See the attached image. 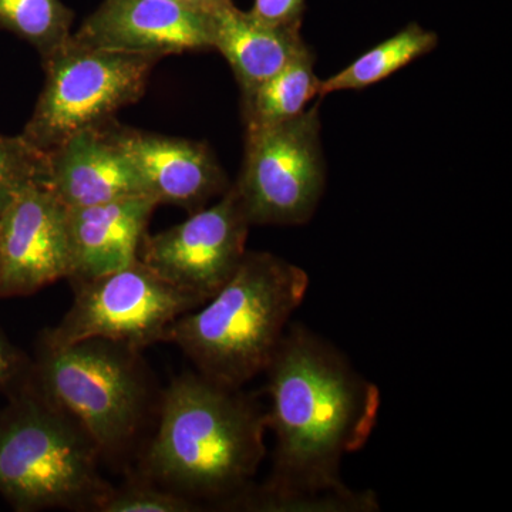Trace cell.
I'll return each mask as SVG.
<instances>
[{
  "mask_svg": "<svg viewBox=\"0 0 512 512\" xmlns=\"http://www.w3.org/2000/svg\"><path fill=\"white\" fill-rule=\"evenodd\" d=\"M268 430L275 436L271 476L217 508L254 512H373L372 491L340 478L348 454L365 447L379 419L380 390L332 343L288 326L266 367Z\"/></svg>",
  "mask_w": 512,
  "mask_h": 512,
  "instance_id": "cell-1",
  "label": "cell"
},
{
  "mask_svg": "<svg viewBox=\"0 0 512 512\" xmlns=\"http://www.w3.org/2000/svg\"><path fill=\"white\" fill-rule=\"evenodd\" d=\"M266 430V410L242 387L184 372L161 392L156 429L133 471L201 507L218 508L254 483Z\"/></svg>",
  "mask_w": 512,
  "mask_h": 512,
  "instance_id": "cell-2",
  "label": "cell"
},
{
  "mask_svg": "<svg viewBox=\"0 0 512 512\" xmlns=\"http://www.w3.org/2000/svg\"><path fill=\"white\" fill-rule=\"evenodd\" d=\"M308 288L301 266L271 252L247 251L220 291L175 320L165 342L202 376L241 389L271 363Z\"/></svg>",
  "mask_w": 512,
  "mask_h": 512,
  "instance_id": "cell-3",
  "label": "cell"
},
{
  "mask_svg": "<svg viewBox=\"0 0 512 512\" xmlns=\"http://www.w3.org/2000/svg\"><path fill=\"white\" fill-rule=\"evenodd\" d=\"M33 379L86 430L101 463L127 468L143 447L160 394L140 350L92 338L66 346L37 340Z\"/></svg>",
  "mask_w": 512,
  "mask_h": 512,
  "instance_id": "cell-4",
  "label": "cell"
},
{
  "mask_svg": "<svg viewBox=\"0 0 512 512\" xmlns=\"http://www.w3.org/2000/svg\"><path fill=\"white\" fill-rule=\"evenodd\" d=\"M0 409V495L12 510L97 511L111 484L96 444L35 379Z\"/></svg>",
  "mask_w": 512,
  "mask_h": 512,
  "instance_id": "cell-5",
  "label": "cell"
},
{
  "mask_svg": "<svg viewBox=\"0 0 512 512\" xmlns=\"http://www.w3.org/2000/svg\"><path fill=\"white\" fill-rule=\"evenodd\" d=\"M160 57L69 43L43 62L45 86L20 136L47 154L79 131L114 120L146 93Z\"/></svg>",
  "mask_w": 512,
  "mask_h": 512,
  "instance_id": "cell-6",
  "label": "cell"
},
{
  "mask_svg": "<svg viewBox=\"0 0 512 512\" xmlns=\"http://www.w3.org/2000/svg\"><path fill=\"white\" fill-rule=\"evenodd\" d=\"M73 303L62 320L40 333V342L66 346L100 338L140 350L165 342L168 329L200 308L204 299L181 291L140 258L111 274L70 281Z\"/></svg>",
  "mask_w": 512,
  "mask_h": 512,
  "instance_id": "cell-7",
  "label": "cell"
},
{
  "mask_svg": "<svg viewBox=\"0 0 512 512\" xmlns=\"http://www.w3.org/2000/svg\"><path fill=\"white\" fill-rule=\"evenodd\" d=\"M325 183L319 103L285 123L245 130L244 164L234 187L251 225L306 224Z\"/></svg>",
  "mask_w": 512,
  "mask_h": 512,
  "instance_id": "cell-8",
  "label": "cell"
},
{
  "mask_svg": "<svg viewBox=\"0 0 512 512\" xmlns=\"http://www.w3.org/2000/svg\"><path fill=\"white\" fill-rule=\"evenodd\" d=\"M251 222L234 185L211 207L146 235L138 258L161 278L205 302L227 284L245 252Z\"/></svg>",
  "mask_w": 512,
  "mask_h": 512,
  "instance_id": "cell-9",
  "label": "cell"
},
{
  "mask_svg": "<svg viewBox=\"0 0 512 512\" xmlns=\"http://www.w3.org/2000/svg\"><path fill=\"white\" fill-rule=\"evenodd\" d=\"M69 208L43 183L22 188L0 214V298L69 278Z\"/></svg>",
  "mask_w": 512,
  "mask_h": 512,
  "instance_id": "cell-10",
  "label": "cell"
},
{
  "mask_svg": "<svg viewBox=\"0 0 512 512\" xmlns=\"http://www.w3.org/2000/svg\"><path fill=\"white\" fill-rule=\"evenodd\" d=\"M77 45L130 55L212 49V16L174 0H103L76 32Z\"/></svg>",
  "mask_w": 512,
  "mask_h": 512,
  "instance_id": "cell-11",
  "label": "cell"
},
{
  "mask_svg": "<svg viewBox=\"0 0 512 512\" xmlns=\"http://www.w3.org/2000/svg\"><path fill=\"white\" fill-rule=\"evenodd\" d=\"M110 131L136 167L148 195L160 205H175L192 214L231 187L207 144L136 130L116 120L111 121Z\"/></svg>",
  "mask_w": 512,
  "mask_h": 512,
  "instance_id": "cell-12",
  "label": "cell"
},
{
  "mask_svg": "<svg viewBox=\"0 0 512 512\" xmlns=\"http://www.w3.org/2000/svg\"><path fill=\"white\" fill-rule=\"evenodd\" d=\"M110 123L79 131L46 154L45 185L67 208L150 197L136 167L111 134Z\"/></svg>",
  "mask_w": 512,
  "mask_h": 512,
  "instance_id": "cell-13",
  "label": "cell"
},
{
  "mask_svg": "<svg viewBox=\"0 0 512 512\" xmlns=\"http://www.w3.org/2000/svg\"><path fill=\"white\" fill-rule=\"evenodd\" d=\"M158 205L151 197H133L69 208L70 274L67 281L97 278L136 262Z\"/></svg>",
  "mask_w": 512,
  "mask_h": 512,
  "instance_id": "cell-14",
  "label": "cell"
},
{
  "mask_svg": "<svg viewBox=\"0 0 512 512\" xmlns=\"http://www.w3.org/2000/svg\"><path fill=\"white\" fill-rule=\"evenodd\" d=\"M212 49L227 59L245 94L308 49L301 29L279 28L229 5L212 13Z\"/></svg>",
  "mask_w": 512,
  "mask_h": 512,
  "instance_id": "cell-15",
  "label": "cell"
},
{
  "mask_svg": "<svg viewBox=\"0 0 512 512\" xmlns=\"http://www.w3.org/2000/svg\"><path fill=\"white\" fill-rule=\"evenodd\" d=\"M311 47L251 92L242 94L245 130L275 126L301 116L319 94Z\"/></svg>",
  "mask_w": 512,
  "mask_h": 512,
  "instance_id": "cell-16",
  "label": "cell"
},
{
  "mask_svg": "<svg viewBox=\"0 0 512 512\" xmlns=\"http://www.w3.org/2000/svg\"><path fill=\"white\" fill-rule=\"evenodd\" d=\"M437 43V33L421 28L419 23H410L365 55L357 57L346 69L329 79L320 80L318 96L325 97L342 90H362L380 83L407 64L430 53Z\"/></svg>",
  "mask_w": 512,
  "mask_h": 512,
  "instance_id": "cell-17",
  "label": "cell"
},
{
  "mask_svg": "<svg viewBox=\"0 0 512 512\" xmlns=\"http://www.w3.org/2000/svg\"><path fill=\"white\" fill-rule=\"evenodd\" d=\"M73 20L62 0H0V29L28 42L42 63L69 43Z\"/></svg>",
  "mask_w": 512,
  "mask_h": 512,
  "instance_id": "cell-18",
  "label": "cell"
},
{
  "mask_svg": "<svg viewBox=\"0 0 512 512\" xmlns=\"http://www.w3.org/2000/svg\"><path fill=\"white\" fill-rule=\"evenodd\" d=\"M126 480L119 487L111 485L109 493L97 507L96 512H194L201 505L183 495L165 490L147 478L127 471Z\"/></svg>",
  "mask_w": 512,
  "mask_h": 512,
  "instance_id": "cell-19",
  "label": "cell"
},
{
  "mask_svg": "<svg viewBox=\"0 0 512 512\" xmlns=\"http://www.w3.org/2000/svg\"><path fill=\"white\" fill-rule=\"evenodd\" d=\"M47 158L22 136L0 134V214L22 188L46 181Z\"/></svg>",
  "mask_w": 512,
  "mask_h": 512,
  "instance_id": "cell-20",
  "label": "cell"
},
{
  "mask_svg": "<svg viewBox=\"0 0 512 512\" xmlns=\"http://www.w3.org/2000/svg\"><path fill=\"white\" fill-rule=\"evenodd\" d=\"M32 375V357L13 345L0 329V393L8 397L18 392Z\"/></svg>",
  "mask_w": 512,
  "mask_h": 512,
  "instance_id": "cell-21",
  "label": "cell"
},
{
  "mask_svg": "<svg viewBox=\"0 0 512 512\" xmlns=\"http://www.w3.org/2000/svg\"><path fill=\"white\" fill-rule=\"evenodd\" d=\"M306 0H254L252 16L279 28L301 29Z\"/></svg>",
  "mask_w": 512,
  "mask_h": 512,
  "instance_id": "cell-22",
  "label": "cell"
},
{
  "mask_svg": "<svg viewBox=\"0 0 512 512\" xmlns=\"http://www.w3.org/2000/svg\"><path fill=\"white\" fill-rule=\"evenodd\" d=\"M174 2L198 10V12L208 13V15L227 8L229 5H234V0H174Z\"/></svg>",
  "mask_w": 512,
  "mask_h": 512,
  "instance_id": "cell-23",
  "label": "cell"
}]
</instances>
